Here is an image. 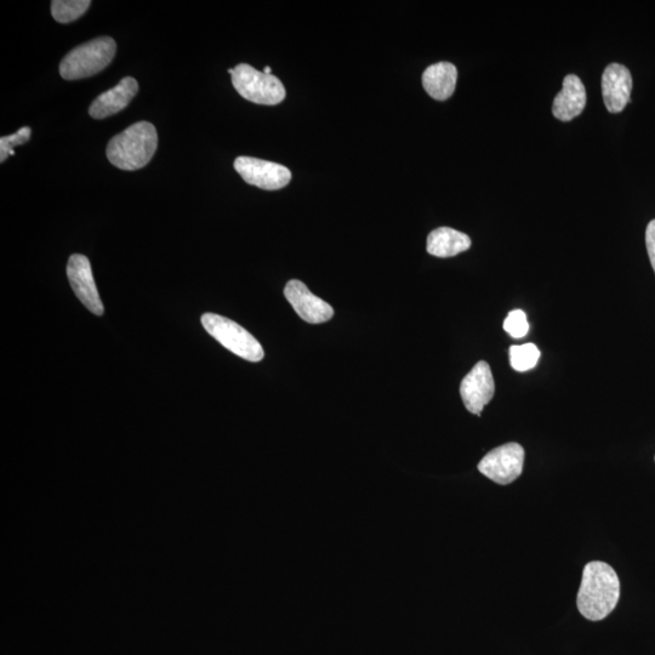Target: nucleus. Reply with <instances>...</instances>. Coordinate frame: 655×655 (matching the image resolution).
<instances>
[{
    "label": "nucleus",
    "instance_id": "1",
    "mask_svg": "<svg viewBox=\"0 0 655 655\" xmlns=\"http://www.w3.org/2000/svg\"><path fill=\"white\" fill-rule=\"evenodd\" d=\"M620 580L617 572L605 562L594 561L585 566L577 605L580 614L591 622L603 620L617 607Z\"/></svg>",
    "mask_w": 655,
    "mask_h": 655
},
{
    "label": "nucleus",
    "instance_id": "2",
    "mask_svg": "<svg viewBox=\"0 0 655 655\" xmlns=\"http://www.w3.org/2000/svg\"><path fill=\"white\" fill-rule=\"evenodd\" d=\"M158 146L155 125L138 122L108 142L106 155L108 161L118 169L134 172L151 162Z\"/></svg>",
    "mask_w": 655,
    "mask_h": 655
},
{
    "label": "nucleus",
    "instance_id": "3",
    "mask_svg": "<svg viewBox=\"0 0 655 655\" xmlns=\"http://www.w3.org/2000/svg\"><path fill=\"white\" fill-rule=\"evenodd\" d=\"M117 44L111 37H99L79 45L60 64L61 77L66 81L95 76L115 59Z\"/></svg>",
    "mask_w": 655,
    "mask_h": 655
},
{
    "label": "nucleus",
    "instance_id": "4",
    "mask_svg": "<svg viewBox=\"0 0 655 655\" xmlns=\"http://www.w3.org/2000/svg\"><path fill=\"white\" fill-rule=\"evenodd\" d=\"M202 326L215 340L235 353L236 356L249 362H260L265 356L259 341L247 329L224 316L215 313H204Z\"/></svg>",
    "mask_w": 655,
    "mask_h": 655
},
{
    "label": "nucleus",
    "instance_id": "5",
    "mask_svg": "<svg viewBox=\"0 0 655 655\" xmlns=\"http://www.w3.org/2000/svg\"><path fill=\"white\" fill-rule=\"evenodd\" d=\"M231 77L237 93L253 104L275 106L286 99V88L273 74L260 72L247 64H239L233 68Z\"/></svg>",
    "mask_w": 655,
    "mask_h": 655
},
{
    "label": "nucleus",
    "instance_id": "6",
    "mask_svg": "<svg viewBox=\"0 0 655 655\" xmlns=\"http://www.w3.org/2000/svg\"><path fill=\"white\" fill-rule=\"evenodd\" d=\"M524 465V449L511 442L493 449L478 464V471L495 483L510 484L521 476Z\"/></svg>",
    "mask_w": 655,
    "mask_h": 655
},
{
    "label": "nucleus",
    "instance_id": "7",
    "mask_svg": "<svg viewBox=\"0 0 655 655\" xmlns=\"http://www.w3.org/2000/svg\"><path fill=\"white\" fill-rule=\"evenodd\" d=\"M235 169L247 184L266 191L281 190L292 180V172L287 167L259 158L238 157Z\"/></svg>",
    "mask_w": 655,
    "mask_h": 655
},
{
    "label": "nucleus",
    "instance_id": "8",
    "mask_svg": "<svg viewBox=\"0 0 655 655\" xmlns=\"http://www.w3.org/2000/svg\"><path fill=\"white\" fill-rule=\"evenodd\" d=\"M67 277L79 301L94 315H104V304L96 288L93 270L87 256L81 254L71 256L67 264Z\"/></svg>",
    "mask_w": 655,
    "mask_h": 655
},
{
    "label": "nucleus",
    "instance_id": "9",
    "mask_svg": "<svg viewBox=\"0 0 655 655\" xmlns=\"http://www.w3.org/2000/svg\"><path fill=\"white\" fill-rule=\"evenodd\" d=\"M495 383L491 367L481 361L461 381L460 396L470 413L480 417L482 410L492 401Z\"/></svg>",
    "mask_w": 655,
    "mask_h": 655
},
{
    "label": "nucleus",
    "instance_id": "10",
    "mask_svg": "<svg viewBox=\"0 0 655 655\" xmlns=\"http://www.w3.org/2000/svg\"><path fill=\"white\" fill-rule=\"evenodd\" d=\"M284 295L301 320L307 323H326L334 316L333 307L312 294L306 284L298 279H292L287 283Z\"/></svg>",
    "mask_w": 655,
    "mask_h": 655
},
{
    "label": "nucleus",
    "instance_id": "11",
    "mask_svg": "<svg viewBox=\"0 0 655 655\" xmlns=\"http://www.w3.org/2000/svg\"><path fill=\"white\" fill-rule=\"evenodd\" d=\"M632 76L628 67L620 64L607 66L602 76V95L611 113H620L629 104Z\"/></svg>",
    "mask_w": 655,
    "mask_h": 655
},
{
    "label": "nucleus",
    "instance_id": "12",
    "mask_svg": "<svg viewBox=\"0 0 655 655\" xmlns=\"http://www.w3.org/2000/svg\"><path fill=\"white\" fill-rule=\"evenodd\" d=\"M139 83L133 77H125L115 88L102 93L89 107V115L94 119H105L116 115L127 107L138 94Z\"/></svg>",
    "mask_w": 655,
    "mask_h": 655
},
{
    "label": "nucleus",
    "instance_id": "13",
    "mask_svg": "<svg viewBox=\"0 0 655 655\" xmlns=\"http://www.w3.org/2000/svg\"><path fill=\"white\" fill-rule=\"evenodd\" d=\"M586 106V90L582 79L575 74H568L563 81V88L557 94L552 113L562 122L572 121L582 115Z\"/></svg>",
    "mask_w": 655,
    "mask_h": 655
},
{
    "label": "nucleus",
    "instance_id": "14",
    "mask_svg": "<svg viewBox=\"0 0 655 655\" xmlns=\"http://www.w3.org/2000/svg\"><path fill=\"white\" fill-rule=\"evenodd\" d=\"M458 70L451 62H438L423 73V87L432 99L444 101L457 87Z\"/></svg>",
    "mask_w": 655,
    "mask_h": 655
},
{
    "label": "nucleus",
    "instance_id": "15",
    "mask_svg": "<svg viewBox=\"0 0 655 655\" xmlns=\"http://www.w3.org/2000/svg\"><path fill=\"white\" fill-rule=\"evenodd\" d=\"M471 238L463 232L440 227L432 231L427 237V253L436 258H452V256L466 252L471 247Z\"/></svg>",
    "mask_w": 655,
    "mask_h": 655
},
{
    "label": "nucleus",
    "instance_id": "16",
    "mask_svg": "<svg viewBox=\"0 0 655 655\" xmlns=\"http://www.w3.org/2000/svg\"><path fill=\"white\" fill-rule=\"evenodd\" d=\"M90 5L89 0H54L51 3V15L60 24H70L82 17Z\"/></svg>",
    "mask_w": 655,
    "mask_h": 655
},
{
    "label": "nucleus",
    "instance_id": "17",
    "mask_svg": "<svg viewBox=\"0 0 655 655\" xmlns=\"http://www.w3.org/2000/svg\"><path fill=\"white\" fill-rule=\"evenodd\" d=\"M541 353L534 344L514 345L510 347V363L516 372H528L540 360Z\"/></svg>",
    "mask_w": 655,
    "mask_h": 655
},
{
    "label": "nucleus",
    "instance_id": "18",
    "mask_svg": "<svg viewBox=\"0 0 655 655\" xmlns=\"http://www.w3.org/2000/svg\"><path fill=\"white\" fill-rule=\"evenodd\" d=\"M31 134V128L24 127L13 135L3 136L0 139V162L4 163L10 156H14V148L26 144L31 139Z\"/></svg>",
    "mask_w": 655,
    "mask_h": 655
},
{
    "label": "nucleus",
    "instance_id": "19",
    "mask_svg": "<svg viewBox=\"0 0 655 655\" xmlns=\"http://www.w3.org/2000/svg\"><path fill=\"white\" fill-rule=\"evenodd\" d=\"M504 330L512 338H524L529 332V323L526 313L522 310L511 311L504 322Z\"/></svg>",
    "mask_w": 655,
    "mask_h": 655
},
{
    "label": "nucleus",
    "instance_id": "20",
    "mask_svg": "<svg viewBox=\"0 0 655 655\" xmlns=\"http://www.w3.org/2000/svg\"><path fill=\"white\" fill-rule=\"evenodd\" d=\"M646 246L649 260H651V264L655 272V220L649 222L647 226Z\"/></svg>",
    "mask_w": 655,
    "mask_h": 655
},
{
    "label": "nucleus",
    "instance_id": "21",
    "mask_svg": "<svg viewBox=\"0 0 655 655\" xmlns=\"http://www.w3.org/2000/svg\"><path fill=\"white\" fill-rule=\"evenodd\" d=\"M271 72H272V68H271V67L267 66V67L264 68V73H266V74H271Z\"/></svg>",
    "mask_w": 655,
    "mask_h": 655
}]
</instances>
